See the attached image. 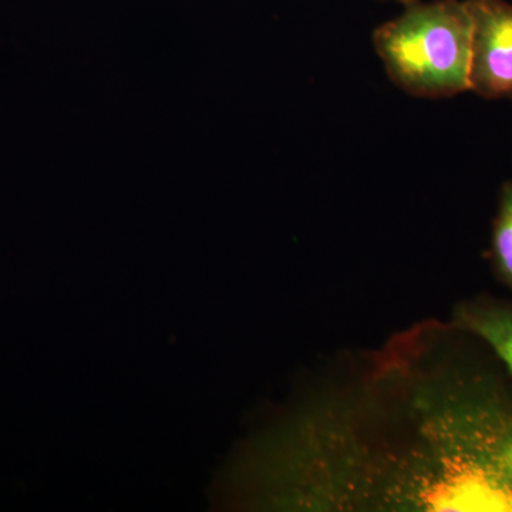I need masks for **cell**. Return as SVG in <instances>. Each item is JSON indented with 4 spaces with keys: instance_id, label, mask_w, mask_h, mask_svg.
I'll return each mask as SVG.
<instances>
[{
    "instance_id": "cell-3",
    "label": "cell",
    "mask_w": 512,
    "mask_h": 512,
    "mask_svg": "<svg viewBox=\"0 0 512 512\" xmlns=\"http://www.w3.org/2000/svg\"><path fill=\"white\" fill-rule=\"evenodd\" d=\"M454 319L458 329L487 345L512 377V305L493 301L467 302L458 306Z\"/></svg>"
},
{
    "instance_id": "cell-1",
    "label": "cell",
    "mask_w": 512,
    "mask_h": 512,
    "mask_svg": "<svg viewBox=\"0 0 512 512\" xmlns=\"http://www.w3.org/2000/svg\"><path fill=\"white\" fill-rule=\"evenodd\" d=\"M473 22L466 2L407 5L373 33L387 76L404 93L446 99L470 92Z\"/></svg>"
},
{
    "instance_id": "cell-5",
    "label": "cell",
    "mask_w": 512,
    "mask_h": 512,
    "mask_svg": "<svg viewBox=\"0 0 512 512\" xmlns=\"http://www.w3.org/2000/svg\"><path fill=\"white\" fill-rule=\"evenodd\" d=\"M394 2L403 3V5H412L414 2H419V0H394Z\"/></svg>"
},
{
    "instance_id": "cell-4",
    "label": "cell",
    "mask_w": 512,
    "mask_h": 512,
    "mask_svg": "<svg viewBox=\"0 0 512 512\" xmlns=\"http://www.w3.org/2000/svg\"><path fill=\"white\" fill-rule=\"evenodd\" d=\"M495 274L512 289V181L503 184L491 238Z\"/></svg>"
},
{
    "instance_id": "cell-2",
    "label": "cell",
    "mask_w": 512,
    "mask_h": 512,
    "mask_svg": "<svg viewBox=\"0 0 512 512\" xmlns=\"http://www.w3.org/2000/svg\"><path fill=\"white\" fill-rule=\"evenodd\" d=\"M473 22L470 92L488 100L512 97V5L464 0Z\"/></svg>"
}]
</instances>
